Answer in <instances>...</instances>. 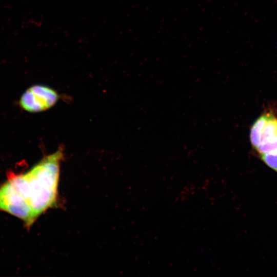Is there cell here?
<instances>
[{
	"mask_svg": "<svg viewBox=\"0 0 277 277\" xmlns=\"http://www.w3.org/2000/svg\"><path fill=\"white\" fill-rule=\"evenodd\" d=\"M63 157V150L60 148L26 173L10 176L6 182L19 206L32 223L56 205L60 164Z\"/></svg>",
	"mask_w": 277,
	"mask_h": 277,
	"instance_id": "6da1fadb",
	"label": "cell"
},
{
	"mask_svg": "<svg viewBox=\"0 0 277 277\" xmlns=\"http://www.w3.org/2000/svg\"><path fill=\"white\" fill-rule=\"evenodd\" d=\"M250 141L258 155L277 152V117L271 112L260 116L252 124Z\"/></svg>",
	"mask_w": 277,
	"mask_h": 277,
	"instance_id": "7a4b0ae2",
	"label": "cell"
},
{
	"mask_svg": "<svg viewBox=\"0 0 277 277\" xmlns=\"http://www.w3.org/2000/svg\"><path fill=\"white\" fill-rule=\"evenodd\" d=\"M59 95L54 89L44 85H34L22 95L19 105L30 112H41L50 109L57 102Z\"/></svg>",
	"mask_w": 277,
	"mask_h": 277,
	"instance_id": "3957f363",
	"label": "cell"
},
{
	"mask_svg": "<svg viewBox=\"0 0 277 277\" xmlns=\"http://www.w3.org/2000/svg\"><path fill=\"white\" fill-rule=\"evenodd\" d=\"M258 156L267 166L277 173V152L262 154Z\"/></svg>",
	"mask_w": 277,
	"mask_h": 277,
	"instance_id": "277c9868",
	"label": "cell"
}]
</instances>
